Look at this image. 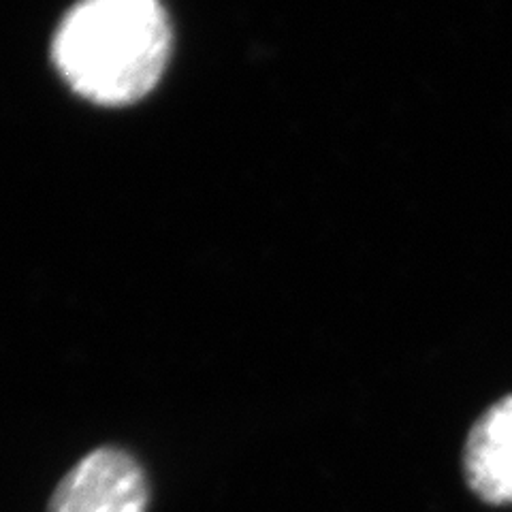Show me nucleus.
Instances as JSON below:
<instances>
[{"instance_id":"obj_1","label":"nucleus","mask_w":512,"mask_h":512,"mask_svg":"<svg viewBox=\"0 0 512 512\" xmlns=\"http://www.w3.org/2000/svg\"><path fill=\"white\" fill-rule=\"evenodd\" d=\"M169 47L158 0H79L56 30L54 62L88 101L126 105L158 84Z\"/></svg>"},{"instance_id":"obj_2","label":"nucleus","mask_w":512,"mask_h":512,"mask_svg":"<svg viewBox=\"0 0 512 512\" xmlns=\"http://www.w3.org/2000/svg\"><path fill=\"white\" fill-rule=\"evenodd\" d=\"M148 480L118 448H99L62 478L50 512H146Z\"/></svg>"},{"instance_id":"obj_3","label":"nucleus","mask_w":512,"mask_h":512,"mask_svg":"<svg viewBox=\"0 0 512 512\" xmlns=\"http://www.w3.org/2000/svg\"><path fill=\"white\" fill-rule=\"evenodd\" d=\"M463 472L480 500L512 504V395L474 423L463 451Z\"/></svg>"}]
</instances>
